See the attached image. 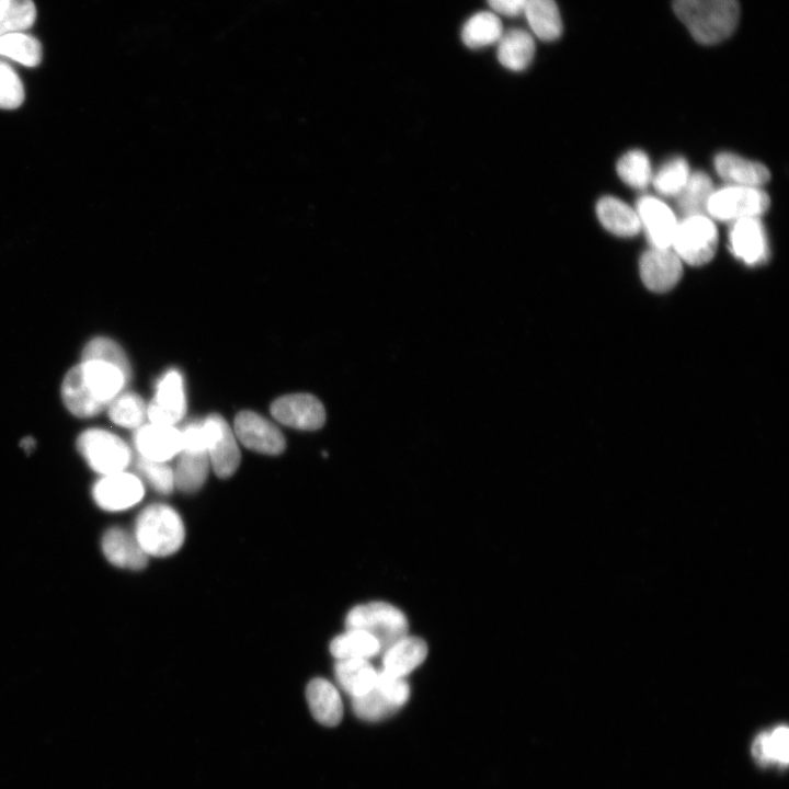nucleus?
<instances>
[{"instance_id":"obj_1","label":"nucleus","mask_w":789,"mask_h":789,"mask_svg":"<svg viewBox=\"0 0 789 789\" xmlns=\"http://www.w3.org/2000/svg\"><path fill=\"white\" fill-rule=\"evenodd\" d=\"M132 371L103 358H81L61 382V398L77 418H92L123 392Z\"/></svg>"},{"instance_id":"obj_2","label":"nucleus","mask_w":789,"mask_h":789,"mask_svg":"<svg viewBox=\"0 0 789 789\" xmlns=\"http://www.w3.org/2000/svg\"><path fill=\"white\" fill-rule=\"evenodd\" d=\"M677 18L700 44H717L735 30L740 16L737 0H673Z\"/></svg>"},{"instance_id":"obj_3","label":"nucleus","mask_w":789,"mask_h":789,"mask_svg":"<svg viewBox=\"0 0 789 789\" xmlns=\"http://www.w3.org/2000/svg\"><path fill=\"white\" fill-rule=\"evenodd\" d=\"M133 535L148 557H167L182 547L185 528L174 508L156 503L139 513Z\"/></svg>"},{"instance_id":"obj_4","label":"nucleus","mask_w":789,"mask_h":789,"mask_svg":"<svg viewBox=\"0 0 789 789\" xmlns=\"http://www.w3.org/2000/svg\"><path fill=\"white\" fill-rule=\"evenodd\" d=\"M346 630H363L379 642L381 652L408 634L405 615L386 602H370L353 607L345 617Z\"/></svg>"},{"instance_id":"obj_5","label":"nucleus","mask_w":789,"mask_h":789,"mask_svg":"<svg viewBox=\"0 0 789 789\" xmlns=\"http://www.w3.org/2000/svg\"><path fill=\"white\" fill-rule=\"evenodd\" d=\"M77 448L88 466L102 476L125 471L132 459L128 445L103 428L83 431L78 436Z\"/></svg>"},{"instance_id":"obj_6","label":"nucleus","mask_w":789,"mask_h":789,"mask_svg":"<svg viewBox=\"0 0 789 789\" xmlns=\"http://www.w3.org/2000/svg\"><path fill=\"white\" fill-rule=\"evenodd\" d=\"M718 247V231L712 219L695 215L678 221L671 248L682 262L702 265L709 262Z\"/></svg>"},{"instance_id":"obj_7","label":"nucleus","mask_w":789,"mask_h":789,"mask_svg":"<svg viewBox=\"0 0 789 789\" xmlns=\"http://www.w3.org/2000/svg\"><path fill=\"white\" fill-rule=\"evenodd\" d=\"M768 207L769 197L761 187L727 185L712 192L707 213L717 220L734 222L759 218Z\"/></svg>"},{"instance_id":"obj_8","label":"nucleus","mask_w":789,"mask_h":789,"mask_svg":"<svg viewBox=\"0 0 789 789\" xmlns=\"http://www.w3.org/2000/svg\"><path fill=\"white\" fill-rule=\"evenodd\" d=\"M206 451L214 472L228 478L238 469L241 455L235 432L218 414H210L203 421Z\"/></svg>"},{"instance_id":"obj_9","label":"nucleus","mask_w":789,"mask_h":789,"mask_svg":"<svg viewBox=\"0 0 789 789\" xmlns=\"http://www.w3.org/2000/svg\"><path fill=\"white\" fill-rule=\"evenodd\" d=\"M140 479L126 471L102 476L92 487L95 504L108 512H119L135 506L144 496Z\"/></svg>"},{"instance_id":"obj_10","label":"nucleus","mask_w":789,"mask_h":789,"mask_svg":"<svg viewBox=\"0 0 789 789\" xmlns=\"http://www.w3.org/2000/svg\"><path fill=\"white\" fill-rule=\"evenodd\" d=\"M271 413L282 424L298 430H318L325 422L322 403L309 393L279 397L272 403Z\"/></svg>"},{"instance_id":"obj_11","label":"nucleus","mask_w":789,"mask_h":789,"mask_svg":"<svg viewBox=\"0 0 789 789\" xmlns=\"http://www.w3.org/2000/svg\"><path fill=\"white\" fill-rule=\"evenodd\" d=\"M185 392L181 374L171 369L158 381L156 393L147 407L151 423L174 425L185 413Z\"/></svg>"},{"instance_id":"obj_12","label":"nucleus","mask_w":789,"mask_h":789,"mask_svg":"<svg viewBox=\"0 0 789 789\" xmlns=\"http://www.w3.org/2000/svg\"><path fill=\"white\" fill-rule=\"evenodd\" d=\"M235 434L249 449L278 455L285 449V438L273 423L252 411L240 412L235 420Z\"/></svg>"},{"instance_id":"obj_13","label":"nucleus","mask_w":789,"mask_h":789,"mask_svg":"<svg viewBox=\"0 0 789 789\" xmlns=\"http://www.w3.org/2000/svg\"><path fill=\"white\" fill-rule=\"evenodd\" d=\"M640 276L652 291L664 293L672 289L683 273L682 260L671 248H650L640 259Z\"/></svg>"},{"instance_id":"obj_14","label":"nucleus","mask_w":789,"mask_h":789,"mask_svg":"<svg viewBox=\"0 0 789 789\" xmlns=\"http://www.w3.org/2000/svg\"><path fill=\"white\" fill-rule=\"evenodd\" d=\"M729 245L733 255L748 266L765 263L769 255L767 236L759 218L732 222Z\"/></svg>"},{"instance_id":"obj_15","label":"nucleus","mask_w":789,"mask_h":789,"mask_svg":"<svg viewBox=\"0 0 789 789\" xmlns=\"http://www.w3.org/2000/svg\"><path fill=\"white\" fill-rule=\"evenodd\" d=\"M637 215L652 248H671L677 227L674 211L658 197L645 195L638 199Z\"/></svg>"},{"instance_id":"obj_16","label":"nucleus","mask_w":789,"mask_h":789,"mask_svg":"<svg viewBox=\"0 0 789 789\" xmlns=\"http://www.w3.org/2000/svg\"><path fill=\"white\" fill-rule=\"evenodd\" d=\"M139 457L165 462L182 449V434L174 425L149 423L139 426L134 436Z\"/></svg>"},{"instance_id":"obj_17","label":"nucleus","mask_w":789,"mask_h":789,"mask_svg":"<svg viewBox=\"0 0 789 789\" xmlns=\"http://www.w3.org/2000/svg\"><path fill=\"white\" fill-rule=\"evenodd\" d=\"M102 552L113 565L128 570H141L147 565L148 556L135 536L119 527L107 529L101 540Z\"/></svg>"},{"instance_id":"obj_18","label":"nucleus","mask_w":789,"mask_h":789,"mask_svg":"<svg viewBox=\"0 0 789 789\" xmlns=\"http://www.w3.org/2000/svg\"><path fill=\"white\" fill-rule=\"evenodd\" d=\"M714 168L717 173L729 183V185L759 187L770 178V173L764 164L747 160L731 152L717 155L714 158Z\"/></svg>"},{"instance_id":"obj_19","label":"nucleus","mask_w":789,"mask_h":789,"mask_svg":"<svg viewBox=\"0 0 789 789\" xmlns=\"http://www.w3.org/2000/svg\"><path fill=\"white\" fill-rule=\"evenodd\" d=\"M306 697L313 718L323 725L339 724L343 716V704L336 687L325 678L309 682Z\"/></svg>"},{"instance_id":"obj_20","label":"nucleus","mask_w":789,"mask_h":789,"mask_svg":"<svg viewBox=\"0 0 789 789\" xmlns=\"http://www.w3.org/2000/svg\"><path fill=\"white\" fill-rule=\"evenodd\" d=\"M382 653V670L404 677L423 663L427 655V644L419 637L407 634Z\"/></svg>"},{"instance_id":"obj_21","label":"nucleus","mask_w":789,"mask_h":789,"mask_svg":"<svg viewBox=\"0 0 789 789\" xmlns=\"http://www.w3.org/2000/svg\"><path fill=\"white\" fill-rule=\"evenodd\" d=\"M496 44L498 60L508 70H525L534 59L536 50L534 37L523 28L504 31Z\"/></svg>"},{"instance_id":"obj_22","label":"nucleus","mask_w":789,"mask_h":789,"mask_svg":"<svg viewBox=\"0 0 789 789\" xmlns=\"http://www.w3.org/2000/svg\"><path fill=\"white\" fill-rule=\"evenodd\" d=\"M596 214L601 224L616 236L631 237L641 229L636 209L614 196L602 197Z\"/></svg>"},{"instance_id":"obj_23","label":"nucleus","mask_w":789,"mask_h":789,"mask_svg":"<svg viewBox=\"0 0 789 789\" xmlns=\"http://www.w3.org/2000/svg\"><path fill=\"white\" fill-rule=\"evenodd\" d=\"M209 466L205 449L182 448L173 470L174 485L185 493L197 491L207 478Z\"/></svg>"},{"instance_id":"obj_24","label":"nucleus","mask_w":789,"mask_h":789,"mask_svg":"<svg viewBox=\"0 0 789 789\" xmlns=\"http://www.w3.org/2000/svg\"><path fill=\"white\" fill-rule=\"evenodd\" d=\"M377 672L367 659L338 660L334 667L339 685L352 698L364 695L375 686Z\"/></svg>"},{"instance_id":"obj_25","label":"nucleus","mask_w":789,"mask_h":789,"mask_svg":"<svg viewBox=\"0 0 789 789\" xmlns=\"http://www.w3.org/2000/svg\"><path fill=\"white\" fill-rule=\"evenodd\" d=\"M523 14L539 39L553 42L561 36L562 21L554 0H528Z\"/></svg>"},{"instance_id":"obj_26","label":"nucleus","mask_w":789,"mask_h":789,"mask_svg":"<svg viewBox=\"0 0 789 789\" xmlns=\"http://www.w3.org/2000/svg\"><path fill=\"white\" fill-rule=\"evenodd\" d=\"M752 755L762 765H788L789 762V730L786 725H777L755 736L752 744Z\"/></svg>"},{"instance_id":"obj_27","label":"nucleus","mask_w":789,"mask_h":789,"mask_svg":"<svg viewBox=\"0 0 789 789\" xmlns=\"http://www.w3.org/2000/svg\"><path fill=\"white\" fill-rule=\"evenodd\" d=\"M503 24L498 14L481 11L470 16L461 28V39L471 49L496 44L503 34Z\"/></svg>"},{"instance_id":"obj_28","label":"nucleus","mask_w":789,"mask_h":789,"mask_svg":"<svg viewBox=\"0 0 789 789\" xmlns=\"http://www.w3.org/2000/svg\"><path fill=\"white\" fill-rule=\"evenodd\" d=\"M714 191L711 179L704 172L690 173L676 195L677 209L683 218L705 215L709 198Z\"/></svg>"},{"instance_id":"obj_29","label":"nucleus","mask_w":789,"mask_h":789,"mask_svg":"<svg viewBox=\"0 0 789 789\" xmlns=\"http://www.w3.org/2000/svg\"><path fill=\"white\" fill-rule=\"evenodd\" d=\"M330 652L336 660L369 659L381 652L375 637L363 630L351 629L332 639Z\"/></svg>"},{"instance_id":"obj_30","label":"nucleus","mask_w":789,"mask_h":789,"mask_svg":"<svg viewBox=\"0 0 789 789\" xmlns=\"http://www.w3.org/2000/svg\"><path fill=\"white\" fill-rule=\"evenodd\" d=\"M111 421L126 428H138L147 416L144 400L135 392H122L107 405Z\"/></svg>"},{"instance_id":"obj_31","label":"nucleus","mask_w":789,"mask_h":789,"mask_svg":"<svg viewBox=\"0 0 789 789\" xmlns=\"http://www.w3.org/2000/svg\"><path fill=\"white\" fill-rule=\"evenodd\" d=\"M0 55L13 59L23 66L35 67L42 60L41 43L24 33H11L0 36Z\"/></svg>"},{"instance_id":"obj_32","label":"nucleus","mask_w":789,"mask_h":789,"mask_svg":"<svg viewBox=\"0 0 789 789\" xmlns=\"http://www.w3.org/2000/svg\"><path fill=\"white\" fill-rule=\"evenodd\" d=\"M36 19L32 0H3L0 3V36L21 33L30 28Z\"/></svg>"},{"instance_id":"obj_33","label":"nucleus","mask_w":789,"mask_h":789,"mask_svg":"<svg viewBox=\"0 0 789 789\" xmlns=\"http://www.w3.org/2000/svg\"><path fill=\"white\" fill-rule=\"evenodd\" d=\"M619 178L629 186L642 190L652 181V169L648 156L639 149L626 152L617 163Z\"/></svg>"},{"instance_id":"obj_34","label":"nucleus","mask_w":789,"mask_h":789,"mask_svg":"<svg viewBox=\"0 0 789 789\" xmlns=\"http://www.w3.org/2000/svg\"><path fill=\"white\" fill-rule=\"evenodd\" d=\"M352 706L358 718L368 721L386 719L400 709L376 685L364 695L352 698Z\"/></svg>"},{"instance_id":"obj_35","label":"nucleus","mask_w":789,"mask_h":789,"mask_svg":"<svg viewBox=\"0 0 789 789\" xmlns=\"http://www.w3.org/2000/svg\"><path fill=\"white\" fill-rule=\"evenodd\" d=\"M689 174L687 161L682 157H675L665 162L658 172L652 175L651 183L660 194L664 196H676L685 185Z\"/></svg>"},{"instance_id":"obj_36","label":"nucleus","mask_w":789,"mask_h":789,"mask_svg":"<svg viewBox=\"0 0 789 789\" xmlns=\"http://www.w3.org/2000/svg\"><path fill=\"white\" fill-rule=\"evenodd\" d=\"M136 467L138 472L157 492L168 494L174 489L173 470L164 462L139 457Z\"/></svg>"},{"instance_id":"obj_37","label":"nucleus","mask_w":789,"mask_h":789,"mask_svg":"<svg viewBox=\"0 0 789 789\" xmlns=\"http://www.w3.org/2000/svg\"><path fill=\"white\" fill-rule=\"evenodd\" d=\"M23 100L24 89L19 76L10 65L0 61V108H16Z\"/></svg>"},{"instance_id":"obj_38","label":"nucleus","mask_w":789,"mask_h":789,"mask_svg":"<svg viewBox=\"0 0 789 789\" xmlns=\"http://www.w3.org/2000/svg\"><path fill=\"white\" fill-rule=\"evenodd\" d=\"M81 358H103L130 370L128 358L123 348L113 340L96 336L90 340L82 350Z\"/></svg>"},{"instance_id":"obj_39","label":"nucleus","mask_w":789,"mask_h":789,"mask_svg":"<svg viewBox=\"0 0 789 789\" xmlns=\"http://www.w3.org/2000/svg\"><path fill=\"white\" fill-rule=\"evenodd\" d=\"M375 685L380 688L399 708H401L409 699L410 687L402 676H397L385 670H380L377 672Z\"/></svg>"},{"instance_id":"obj_40","label":"nucleus","mask_w":789,"mask_h":789,"mask_svg":"<svg viewBox=\"0 0 789 789\" xmlns=\"http://www.w3.org/2000/svg\"><path fill=\"white\" fill-rule=\"evenodd\" d=\"M495 14L515 18L523 14L528 0H487Z\"/></svg>"},{"instance_id":"obj_41","label":"nucleus","mask_w":789,"mask_h":789,"mask_svg":"<svg viewBox=\"0 0 789 789\" xmlns=\"http://www.w3.org/2000/svg\"><path fill=\"white\" fill-rule=\"evenodd\" d=\"M2 1H3V0H0V3H1Z\"/></svg>"}]
</instances>
